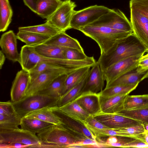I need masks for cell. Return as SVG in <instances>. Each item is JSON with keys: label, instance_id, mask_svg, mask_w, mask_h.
Here are the masks:
<instances>
[{"label": "cell", "instance_id": "obj_40", "mask_svg": "<svg viewBox=\"0 0 148 148\" xmlns=\"http://www.w3.org/2000/svg\"><path fill=\"white\" fill-rule=\"evenodd\" d=\"M130 7L148 18V0H130Z\"/></svg>", "mask_w": 148, "mask_h": 148}, {"label": "cell", "instance_id": "obj_9", "mask_svg": "<svg viewBox=\"0 0 148 148\" xmlns=\"http://www.w3.org/2000/svg\"><path fill=\"white\" fill-rule=\"evenodd\" d=\"M15 143L28 145L29 148H39L40 141L36 134L21 128L0 130V143Z\"/></svg>", "mask_w": 148, "mask_h": 148}, {"label": "cell", "instance_id": "obj_21", "mask_svg": "<svg viewBox=\"0 0 148 148\" xmlns=\"http://www.w3.org/2000/svg\"><path fill=\"white\" fill-rule=\"evenodd\" d=\"M136 68L120 76L106 87L117 85H131L139 84L143 79L148 77V71L144 73H139L137 71Z\"/></svg>", "mask_w": 148, "mask_h": 148}, {"label": "cell", "instance_id": "obj_13", "mask_svg": "<svg viewBox=\"0 0 148 148\" xmlns=\"http://www.w3.org/2000/svg\"><path fill=\"white\" fill-rule=\"evenodd\" d=\"M30 81L29 72L23 69L17 72L10 90L11 101L12 102H17L25 96Z\"/></svg>", "mask_w": 148, "mask_h": 148}, {"label": "cell", "instance_id": "obj_27", "mask_svg": "<svg viewBox=\"0 0 148 148\" xmlns=\"http://www.w3.org/2000/svg\"><path fill=\"white\" fill-rule=\"evenodd\" d=\"M53 125L39 119L24 117L21 118L20 126L21 129L36 134Z\"/></svg>", "mask_w": 148, "mask_h": 148}, {"label": "cell", "instance_id": "obj_39", "mask_svg": "<svg viewBox=\"0 0 148 148\" xmlns=\"http://www.w3.org/2000/svg\"><path fill=\"white\" fill-rule=\"evenodd\" d=\"M64 55L65 59L73 60H83L88 57L84 51L73 48H65Z\"/></svg>", "mask_w": 148, "mask_h": 148}, {"label": "cell", "instance_id": "obj_11", "mask_svg": "<svg viewBox=\"0 0 148 148\" xmlns=\"http://www.w3.org/2000/svg\"><path fill=\"white\" fill-rule=\"evenodd\" d=\"M92 116L102 124L111 129L124 127L143 124L140 121L119 113H106L100 111Z\"/></svg>", "mask_w": 148, "mask_h": 148}, {"label": "cell", "instance_id": "obj_4", "mask_svg": "<svg viewBox=\"0 0 148 148\" xmlns=\"http://www.w3.org/2000/svg\"><path fill=\"white\" fill-rule=\"evenodd\" d=\"M79 31L97 42L100 49L101 54L110 48L117 39L130 34L107 27L99 25H88L81 28Z\"/></svg>", "mask_w": 148, "mask_h": 148}, {"label": "cell", "instance_id": "obj_2", "mask_svg": "<svg viewBox=\"0 0 148 148\" xmlns=\"http://www.w3.org/2000/svg\"><path fill=\"white\" fill-rule=\"evenodd\" d=\"M20 54L19 63L22 69L28 72L39 62L58 64L74 70L85 66H90L92 65L91 59L88 57L79 60L50 58L38 53L35 51L34 47L26 45L21 47Z\"/></svg>", "mask_w": 148, "mask_h": 148}, {"label": "cell", "instance_id": "obj_26", "mask_svg": "<svg viewBox=\"0 0 148 148\" xmlns=\"http://www.w3.org/2000/svg\"><path fill=\"white\" fill-rule=\"evenodd\" d=\"M75 70L58 64L39 62L29 72L30 81H31L35 79L39 75L44 72L59 71H63L69 73Z\"/></svg>", "mask_w": 148, "mask_h": 148}, {"label": "cell", "instance_id": "obj_24", "mask_svg": "<svg viewBox=\"0 0 148 148\" xmlns=\"http://www.w3.org/2000/svg\"><path fill=\"white\" fill-rule=\"evenodd\" d=\"M63 1L61 0H37L36 13L47 19L55 11Z\"/></svg>", "mask_w": 148, "mask_h": 148}, {"label": "cell", "instance_id": "obj_36", "mask_svg": "<svg viewBox=\"0 0 148 148\" xmlns=\"http://www.w3.org/2000/svg\"><path fill=\"white\" fill-rule=\"evenodd\" d=\"M138 84L131 85H117L110 86L105 88L99 92L101 96L104 97L129 94L136 88Z\"/></svg>", "mask_w": 148, "mask_h": 148}, {"label": "cell", "instance_id": "obj_22", "mask_svg": "<svg viewBox=\"0 0 148 148\" xmlns=\"http://www.w3.org/2000/svg\"><path fill=\"white\" fill-rule=\"evenodd\" d=\"M44 43L65 48H75L84 51L78 41L68 35L64 32H61L51 37Z\"/></svg>", "mask_w": 148, "mask_h": 148}, {"label": "cell", "instance_id": "obj_33", "mask_svg": "<svg viewBox=\"0 0 148 148\" xmlns=\"http://www.w3.org/2000/svg\"><path fill=\"white\" fill-rule=\"evenodd\" d=\"M18 29L19 31L33 32L51 37L62 32L46 22L44 23L38 25L20 27Z\"/></svg>", "mask_w": 148, "mask_h": 148}, {"label": "cell", "instance_id": "obj_15", "mask_svg": "<svg viewBox=\"0 0 148 148\" xmlns=\"http://www.w3.org/2000/svg\"><path fill=\"white\" fill-rule=\"evenodd\" d=\"M69 74L63 71H58L47 72L40 74L35 79L30 81L25 96L35 94L45 89L59 76Z\"/></svg>", "mask_w": 148, "mask_h": 148}, {"label": "cell", "instance_id": "obj_49", "mask_svg": "<svg viewBox=\"0 0 148 148\" xmlns=\"http://www.w3.org/2000/svg\"><path fill=\"white\" fill-rule=\"evenodd\" d=\"M146 143L148 144V134L146 133L144 134Z\"/></svg>", "mask_w": 148, "mask_h": 148}, {"label": "cell", "instance_id": "obj_37", "mask_svg": "<svg viewBox=\"0 0 148 148\" xmlns=\"http://www.w3.org/2000/svg\"><path fill=\"white\" fill-rule=\"evenodd\" d=\"M21 118L17 114L8 116L0 114V130L19 128Z\"/></svg>", "mask_w": 148, "mask_h": 148}, {"label": "cell", "instance_id": "obj_1", "mask_svg": "<svg viewBox=\"0 0 148 148\" xmlns=\"http://www.w3.org/2000/svg\"><path fill=\"white\" fill-rule=\"evenodd\" d=\"M147 52L146 48L132 33L125 37L117 39L112 46L101 54L97 62L103 71L113 64L122 59L143 56Z\"/></svg>", "mask_w": 148, "mask_h": 148}, {"label": "cell", "instance_id": "obj_46", "mask_svg": "<svg viewBox=\"0 0 148 148\" xmlns=\"http://www.w3.org/2000/svg\"><path fill=\"white\" fill-rule=\"evenodd\" d=\"M29 146L20 143H12L11 144L0 143V148H27L29 147Z\"/></svg>", "mask_w": 148, "mask_h": 148}, {"label": "cell", "instance_id": "obj_32", "mask_svg": "<svg viewBox=\"0 0 148 148\" xmlns=\"http://www.w3.org/2000/svg\"><path fill=\"white\" fill-rule=\"evenodd\" d=\"M90 67H82L68 74L65 81L63 95L79 82L89 72Z\"/></svg>", "mask_w": 148, "mask_h": 148}, {"label": "cell", "instance_id": "obj_29", "mask_svg": "<svg viewBox=\"0 0 148 148\" xmlns=\"http://www.w3.org/2000/svg\"><path fill=\"white\" fill-rule=\"evenodd\" d=\"M84 125L95 136L96 139L101 137L115 136L133 138L139 140L141 139L140 134L132 135L116 131L113 128L99 129L92 127L85 124Z\"/></svg>", "mask_w": 148, "mask_h": 148}, {"label": "cell", "instance_id": "obj_48", "mask_svg": "<svg viewBox=\"0 0 148 148\" xmlns=\"http://www.w3.org/2000/svg\"><path fill=\"white\" fill-rule=\"evenodd\" d=\"M5 56L1 50L0 51V68L1 69L5 60Z\"/></svg>", "mask_w": 148, "mask_h": 148}, {"label": "cell", "instance_id": "obj_19", "mask_svg": "<svg viewBox=\"0 0 148 148\" xmlns=\"http://www.w3.org/2000/svg\"><path fill=\"white\" fill-rule=\"evenodd\" d=\"M129 94L104 97L100 95L101 111L106 113H117L124 110L125 100Z\"/></svg>", "mask_w": 148, "mask_h": 148}, {"label": "cell", "instance_id": "obj_12", "mask_svg": "<svg viewBox=\"0 0 148 148\" xmlns=\"http://www.w3.org/2000/svg\"><path fill=\"white\" fill-rule=\"evenodd\" d=\"M130 8L133 33L144 45L148 52V18L134 9Z\"/></svg>", "mask_w": 148, "mask_h": 148}, {"label": "cell", "instance_id": "obj_17", "mask_svg": "<svg viewBox=\"0 0 148 148\" xmlns=\"http://www.w3.org/2000/svg\"><path fill=\"white\" fill-rule=\"evenodd\" d=\"M57 106L53 107V112L60 117L64 125L74 134L83 138H89L97 140L84 125L74 120L62 113L58 108Z\"/></svg>", "mask_w": 148, "mask_h": 148}, {"label": "cell", "instance_id": "obj_38", "mask_svg": "<svg viewBox=\"0 0 148 148\" xmlns=\"http://www.w3.org/2000/svg\"><path fill=\"white\" fill-rule=\"evenodd\" d=\"M118 113L140 121L143 124L148 123V108L130 110H123Z\"/></svg>", "mask_w": 148, "mask_h": 148}, {"label": "cell", "instance_id": "obj_6", "mask_svg": "<svg viewBox=\"0 0 148 148\" xmlns=\"http://www.w3.org/2000/svg\"><path fill=\"white\" fill-rule=\"evenodd\" d=\"M112 9L97 5L75 11L71 22V28L79 29L97 20Z\"/></svg>", "mask_w": 148, "mask_h": 148}, {"label": "cell", "instance_id": "obj_31", "mask_svg": "<svg viewBox=\"0 0 148 148\" xmlns=\"http://www.w3.org/2000/svg\"><path fill=\"white\" fill-rule=\"evenodd\" d=\"M16 36L17 39L26 45L32 47L44 43L51 37L33 32L19 31Z\"/></svg>", "mask_w": 148, "mask_h": 148}, {"label": "cell", "instance_id": "obj_35", "mask_svg": "<svg viewBox=\"0 0 148 148\" xmlns=\"http://www.w3.org/2000/svg\"><path fill=\"white\" fill-rule=\"evenodd\" d=\"M148 108V94L129 95L125 100L124 110H133Z\"/></svg>", "mask_w": 148, "mask_h": 148}, {"label": "cell", "instance_id": "obj_47", "mask_svg": "<svg viewBox=\"0 0 148 148\" xmlns=\"http://www.w3.org/2000/svg\"><path fill=\"white\" fill-rule=\"evenodd\" d=\"M23 1L25 5L32 12L36 13V1L35 0H23Z\"/></svg>", "mask_w": 148, "mask_h": 148}, {"label": "cell", "instance_id": "obj_7", "mask_svg": "<svg viewBox=\"0 0 148 148\" xmlns=\"http://www.w3.org/2000/svg\"><path fill=\"white\" fill-rule=\"evenodd\" d=\"M77 5L71 0H64L46 22L59 30L64 32L71 29V22Z\"/></svg>", "mask_w": 148, "mask_h": 148}, {"label": "cell", "instance_id": "obj_51", "mask_svg": "<svg viewBox=\"0 0 148 148\" xmlns=\"http://www.w3.org/2000/svg\"><path fill=\"white\" fill-rule=\"evenodd\" d=\"M145 133H147L148 134V132H145Z\"/></svg>", "mask_w": 148, "mask_h": 148}, {"label": "cell", "instance_id": "obj_34", "mask_svg": "<svg viewBox=\"0 0 148 148\" xmlns=\"http://www.w3.org/2000/svg\"><path fill=\"white\" fill-rule=\"evenodd\" d=\"M0 31L7 29L10 23L13 11L9 0H0Z\"/></svg>", "mask_w": 148, "mask_h": 148}, {"label": "cell", "instance_id": "obj_10", "mask_svg": "<svg viewBox=\"0 0 148 148\" xmlns=\"http://www.w3.org/2000/svg\"><path fill=\"white\" fill-rule=\"evenodd\" d=\"M142 56L129 57L121 60L108 67L104 71L105 87L124 73L137 67L139 60Z\"/></svg>", "mask_w": 148, "mask_h": 148}, {"label": "cell", "instance_id": "obj_45", "mask_svg": "<svg viewBox=\"0 0 148 148\" xmlns=\"http://www.w3.org/2000/svg\"><path fill=\"white\" fill-rule=\"evenodd\" d=\"M148 148V144L139 140L134 139L127 143L124 148Z\"/></svg>", "mask_w": 148, "mask_h": 148}, {"label": "cell", "instance_id": "obj_25", "mask_svg": "<svg viewBox=\"0 0 148 148\" xmlns=\"http://www.w3.org/2000/svg\"><path fill=\"white\" fill-rule=\"evenodd\" d=\"M68 74H63L59 76L46 88L34 94H40L60 98L63 94L64 82Z\"/></svg>", "mask_w": 148, "mask_h": 148}, {"label": "cell", "instance_id": "obj_18", "mask_svg": "<svg viewBox=\"0 0 148 148\" xmlns=\"http://www.w3.org/2000/svg\"><path fill=\"white\" fill-rule=\"evenodd\" d=\"M100 96L99 92L85 91L73 100L76 101L90 115H93L101 111Z\"/></svg>", "mask_w": 148, "mask_h": 148}, {"label": "cell", "instance_id": "obj_23", "mask_svg": "<svg viewBox=\"0 0 148 148\" xmlns=\"http://www.w3.org/2000/svg\"><path fill=\"white\" fill-rule=\"evenodd\" d=\"M53 107L46 108L32 112L25 117L39 119L54 125H64L61 118L53 111Z\"/></svg>", "mask_w": 148, "mask_h": 148}, {"label": "cell", "instance_id": "obj_30", "mask_svg": "<svg viewBox=\"0 0 148 148\" xmlns=\"http://www.w3.org/2000/svg\"><path fill=\"white\" fill-rule=\"evenodd\" d=\"M89 72L79 82L60 97L58 103V107L73 101L83 92Z\"/></svg>", "mask_w": 148, "mask_h": 148}, {"label": "cell", "instance_id": "obj_5", "mask_svg": "<svg viewBox=\"0 0 148 148\" xmlns=\"http://www.w3.org/2000/svg\"><path fill=\"white\" fill-rule=\"evenodd\" d=\"M60 98L40 94L25 97L20 101L12 102L16 113L21 118L32 112L43 108L57 106Z\"/></svg>", "mask_w": 148, "mask_h": 148}, {"label": "cell", "instance_id": "obj_20", "mask_svg": "<svg viewBox=\"0 0 148 148\" xmlns=\"http://www.w3.org/2000/svg\"><path fill=\"white\" fill-rule=\"evenodd\" d=\"M58 108L64 115L84 125L90 115L74 100Z\"/></svg>", "mask_w": 148, "mask_h": 148}, {"label": "cell", "instance_id": "obj_50", "mask_svg": "<svg viewBox=\"0 0 148 148\" xmlns=\"http://www.w3.org/2000/svg\"><path fill=\"white\" fill-rule=\"evenodd\" d=\"M145 130V132H148V123L143 124Z\"/></svg>", "mask_w": 148, "mask_h": 148}, {"label": "cell", "instance_id": "obj_16", "mask_svg": "<svg viewBox=\"0 0 148 148\" xmlns=\"http://www.w3.org/2000/svg\"><path fill=\"white\" fill-rule=\"evenodd\" d=\"M105 81L103 71L99 63L96 62L89 72L83 92H100L103 90Z\"/></svg>", "mask_w": 148, "mask_h": 148}, {"label": "cell", "instance_id": "obj_14", "mask_svg": "<svg viewBox=\"0 0 148 148\" xmlns=\"http://www.w3.org/2000/svg\"><path fill=\"white\" fill-rule=\"evenodd\" d=\"M17 39L13 31L10 30L1 35L0 46L6 58L13 62H19L20 54L17 50Z\"/></svg>", "mask_w": 148, "mask_h": 148}, {"label": "cell", "instance_id": "obj_42", "mask_svg": "<svg viewBox=\"0 0 148 148\" xmlns=\"http://www.w3.org/2000/svg\"><path fill=\"white\" fill-rule=\"evenodd\" d=\"M16 114L11 101L0 102V114L8 116Z\"/></svg>", "mask_w": 148, "mask_h": 148}, {"label": "cell", "instance_id": "obj_43", "mask_svg": "<svg viewBox=\"0 0 148 148\" xmlns=\"http://www.w3.org/2000/svg\"><path fill=\"white\" fill-rule=\"evenodd\" d=\"M136 70L139 73H144L148 71V53L143 55L140 58Z\"/></svg>", "mask_w": 148, "mask_h": 148}, {"label": "cell", "instance_id": "obj_3", "mask_svg": "<svg viewBox=\"0 0 148 148\" xmlns=\"http://www.w3.org/2000/svg\"><path fill=\"white\" fill-rule=\"evenodd\" d=\"M37 136L40 141L39 148H70L84 139L63 125H53Z\"/></svg>", "mask_w": 148, "mask_h": 148}, {"label": "cell", "instance_id": "obj_41", "mask_svg": "<svg viewBox=\"0 0 148 148\" xmlns=\"http://www.w3.org/2000/svg\"><path fill=\"white\" fill-rule=\"evenodd\" d=\"M113 129L117 131L132 135L140 134H144L145 132L143 124L124 127Z\"/></svg>", "mask_w": 148, "mask_h": 148}, {"label": "cell", "instance_id": "obj_8", "mask_svg": "<svg viewBox=\"0 0 148 148\" xmlns=\"http://www.w3.org/2000/svg\"><path fill=\"white\" fill-rule=\"evenodd\" d=\"M89 25L106 26L130 34L133 33L130 22L119 9H112L111 11Z\"/></svg>", "mask_w": 148, "mask_h": 148}, {"label": "cell", "instance_id": "obj_28", "mask_svg": "<svg viewBox=\"0 0 148 148\" xmlns=\"http://www.w3.org/2000/svg\"><path fill=\"white\" fill-rule=\"evenodd\" d=\"M35 51L40 55L52 58L65 59V47L43 43L34 47Z\"/></svg>", "mask_w": 148, "mask_h": 148}, {"label": "cell", "instance_id": "obj_44", "mask_svg": "<svg viewBox=\"0 0 148 148\" xmlns=\"http://www.w3.org/2000/svg\"><path fill=\"white\" fill-rule=\"evenodd\" d=\"M85 124L93 127L98 129H107L110 128L100 122L91 115H90L87 118Z\"/></svg>", "mask_w": 148, "mask_h": 148}]
</instances>
